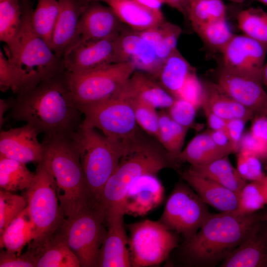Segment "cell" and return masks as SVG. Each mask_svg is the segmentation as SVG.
<instances>
[{
  "label": "cell",
  "instance_id": "30",
  "mask_svg": "<svg viewBox=\"0 0 267 267\" xmlns=\"http://www.w3.org/2000/svg\"><path fill=\"white\" fill-rule=\"evenodd\" d=\"M191 169L199 175L220 184L236 193L238 196L247 183L234 167L226 156L210 163L191 166Z\"/></svg>",
  "mask_w": 267,
  "mask_h": 267
},
{
  "label": "cell",
  "instance_id": "50",
  "mask_svg": "<svg viewBox=\"0 0 267 267\" xmlns=\"http://www.w3.org/2000/svg\"><path fill=\"white\" fill-rule=\"evenodd\" d=\"M204 112L207 125L211 130H222L226 131V120L214 113L205 104L202 103L201 107Z\"/></svg>",
  "mask_w": 267,
  "mask_h": 267
},
{
  "label": "cell",
  "instance_id": "26",
  "mask_svg": "<svg viewBox=\"0 0 267 267\" xmlns=\"http://www.w3.org/2000/svg\"><path fill=\"white\" fill-rule=\"evenodd\" d=\"M202 84L204 97L202 104H206L220 117L226 120L241 119L247 122L256 116L253 112L226 93L217 83L203 81Z\"/></svg>",
  "mask_w": 267,
  "mask_h": 267
},
{
  "label": "cell",
  "instance_id": "3",
  "mask_svg": "<svg viewBox=\"0 0 267 267\" xmlns=\"http://www.w3.org/2000/svg\"><path fill=\"white\" fill-rule=\"evenodd\" d=\"M22 19L15 47L8 60L16 80L15 94L27 91L44 80L65 72L63 59L34 31L30 0H21Z\"/></svg>",
  "mask_w": 267,
  "mask_h": 267
},
{
  "label": "cell",
  "instance_id": "46",
  "mask_svg": "<svg viewBox=\"0 0 267 267\" xmlns=\"http://www.w3.org/2000/svg\"><path fill=\"white\" fill-rule=\"evenodd\" d=\"M238 151L254 155L261 160L267 158V144L256 137L250 131L243 134Z\"/></svg>",
  "mask_w": 267,
  "mask_h": 267
},
{
  "label": "cell",
  "instance_id": "13",
  "mask_svg": "<svg viewBox=\"0 0 267 267\" xmlns=\"http://www.w3.org/2000/svg\"><path fill=\"white\" fill-rule=\"evenodd\" d=\"M118 62H131L135 71L155 78L169 55L156 42L149 40L140 31L125 27L118 37Z\"/></svg>",
  "mask_w": 267,
  "mask_h": 267
},
{
  "label": "cell",
  "instance_id": "1",
  "mask_svg": "<svg viewBox=\"0 0 267 267\" xmlns=\"http://www.w3.org/2000/svg\"><path fill=\"white\" fill-rule=\"evenodd\" d=\"M7 99L9 118L33 127L44 137H72L84 116L72 97L67 71Z\"/></svg>",
  "mask_w": 267,
  "mask_h": 267
},
{
  "label": "cell",
  "instance_id": "4",
  "mask_svg": "<svg viewBox=\"0 0 267 267\" xmlns=\"http://www.w3.org/2000/svg\"><path fill=\"white\" fill-rule=\"evenodd\" d=\"M43 162L55 180L62 212L70 219L93 205L79 155L71 137H44Z\"/></svg>",
  "mask_w": 267,
  "mask_h": 267
},
{
  "label": "cell",
  "instance_id": "21",
  "mask_svg": "<svg viewBox=\"0 0 267 267\" xmlns=\"http://www.w3.org/2000/svg\"><path fill=\"white\" fill-rule=\"evenodd\" d=\"M156 175L144 174L131 184L124 200L125 214L144 215L160 204L164 189Z\"/></svg>",
  "mask_w": 267,
  "mask_h": 267
},
{
  "label": "cell",
  "instance_id": "40",
  "mask_svg": "<svg viewBox=\"0 0 267 267\" xmlns=\"http://www.w3.org/2000/svg\"><path fill=\"white\" fill-rule=\"evenodd\" d=\"M129 99L136 122L149 135L157 138L159 131V117L156 109L138 99L130 97L122 89Z\"/></svg>",
  "mask_w": 267,
  "mask_h": 267
},
{
  "label": "cell",
  "instance_id": "24",
  "mask_svg": "<svg viewBox=\"0 0 267 267\" xmlns=\"http://www.w3.org/2000/svg\"><path fill=\"white\" fill-rule=\"evenodd\" d=\"M130 97L138 99L155 108H169L175 98L149 75L135 71L123 88Z\"/></svg>",
  "mask_w": 267,
  "mask_h": 267
},
{
  "label": "cell",
  "instance_id": "56",
  "mask_svg": "<svg viewBox=\"0 0 267 267\" xmlns=\"http://www.w3.org/2000/svg\"><path fill=\"white\" fill-rule=\"evenodd\" d=\"M263 184L264 189L266 192V194L267 198V176H266L265 178L261 180Z\"/></svg>",
  "mask_w": 267,
  "mask_h": 267
},
{
  "label": "cell",
  "instance_id": "16",
  "mask_svg": "<svg viewBox=\"0 0 267 267\" xmlns=\"http://www.w3.org/2000/svg\"><path fill=\"white\" fill-rule=\"evenodd\" d=\"M217 83L226 93L255 115L267 117V93L261 79L222 68Z\"/></svg>",
  "mask_w": 267,
  "mask_h": 267
},
{
  "label": "cell",
  "instance_id": "43",
  "mask_svg": "<svg viewBox=\"0 0 267 267\" xmlns=\"http://www.w3.org/2000/svg\"><path fill=\"white\" fill-rule=\"evenodd\" d=\"M198 108L184 99L175 98L173 104L168 108V114L175 122L189 129L194 125Z\"/></svg>",
  "mask_w": 267,
  "mask_h": 267
},
{
  "label": "cell",
  "instance_id": "52",
  "mask_svg": "<svg viewBox=\"0 0 267 267\" xmlns=\"http://www.w3.org/2000/svg\"><path fill=\"white\" fill-rule=\"evenodd\" d=\"M165 3L176 9L187 18L188 2L187 0H165Z\"/></svg>",
  "mask_w": 267,
  "mask_h": 267
},
{
  "label": "cell",
  "instance_id": "12",
  "mask_svg": "<svg viewBox=\"0 0 267 267\" xmlns=\"http://www.w3.org/2000/svg\"><path fill=\"white\" fill-rule=\"evenodd\" d=\"M206 204L188 184L179 183L169 197L159 221L187 240L211 214Z\"/></svg>",
  "mask_w": 267,
  "mask_h": 267
},
{
  "label": "cell",
  "instance_id": "44",
  "mask_svg": "<svg viewBox=\"0 0 267 267\" xmlns=\"http://www.w3.org/2000/svg\"><path fill=\"white\" fill-rule=\"evenodd\" d=\"M203 97L202 82L199 79L194 71L187 77L176 98L188 101L199 108L201 107Z\"/></svg>",
  "mask_w": 267,
  "mask_h": 267
},
{
  "label": "cell",
  "instance_id": "59",
  "mask_svg": "<svg viewBox=\"0 0 267 267\" xmlns=\"http://www.w3.org/2000/svg\"><path fill=\"white\" fill-rule=\"evenodd\" d=\"M267 6V0H256Z\"/></svg>",
  "mask_w": 267,
  "mask_h": 267
},
{
  "label": "cell",
  "instance_id": "29",
  "mask_svg": "<svg viewBox=\"0 0 267 267\" xmlns=\"http://www.w3.org/2000/svg\"><path fill=\"white\" fill-rule=\"evenodd\" d=\"M233 153L217 145L206 132L197 134L176 156L178 162H186L191 166L206 164Z\"/></svg>",
  "mask_w": 267,
  "mask_h": 267
},
{
  "label": "cell",
  "instance_id": "45",
  "mask_svg": "<svg viewBox=\"0 0 267 267\" xmlns=\"http://www.w3.org/2000/svg\"><path fill=\"white\" fill-rule=\"evenodd\" d=\"M0 267H36L35 255L29 249L19 255L7 250H2L0 253Z\"/></svg>",
  "mask_w": 267,
  "mask_h": 267
},
{
  "label": "cell",
  "instance_id": "25",
  "mask_svg": "<svg viewBox=\"0 0 267 267\" xmlns=\"http://www.w3.org/2000/svg\"><path fill=\"white\" fill-rule=\"evenodd\" d=\"M223 267H267V238L260 226L223 261Z\"/></svg>",
  "mask_w": 267,
  "mask_h": 267
},
{
  "label": "cell",
  "instance_id": "36",
  "mask_svg": "<svg viewBox=\"0 0 267 267\" xmlns=\"http://www.w3.org/2000/svg\"><path fill=\"white\" fill-rule=\"evenodd\" d=\"M226 8L222 0H191L187 18L192 28L226 19Z\"/></svg>",
  "mask_w": 267,
  "mask_h": 267
},
{
  "label": "cell",
  "instance_id": "10",
  "mask_svg": "<svg viewBox=\"0 0 267 267\" xmlns=\"http://www.w3.org/2000/svg\"><path fill=\"white\" fill-rule=\"evenodd\" d=\"M104 212L93 205L70 219H65L61 229L82 267H96L107 230Z\"/></svg>",
  "mask_w": 267,
  "mask_h": 267
},
{
  "label": "cell",
  "instance_id": "58",
  "mask_svg": "<svg viewBox=\"0 0 267 267\" xmlns=\"http://www.w3.org/2000/svg\"><path fill=\"white\" fill-rule=\"evenodd\" d=\"M231 2H236V3H242L244 0H227Z\"/></svg>",
  "mask_w": 267,
  "mask_h": 267
},
{
  "label": "cell",
  "instance_id": "38",
  "mask_svg": "<svg viewBox=\"0 0 267 267\" xmlns=\"http://www.w3.org/2000/svg\"><path fill=\"white\" fill-rule=\"evenodd\" d=\"M203 42L221 52L234 35L223 19L193 28Z\"/></svg>",
  "mask_w": 267,
  "mask_h": 267
},
{
  "label": "cell",
  "instance_id": "33",
  "mask_svg": "<svg viewBox=\"0 0 267 267\" xmlns=\"http://www.w3.org/2000/svg\"><path fill=\"white\" fill-rule=\"evenodd\" d=\"M35 173L29 170L26 164L0 156V187L14 192L26 190L32 182Z\"/></svg>",
  "mask_w": 267,
  "mask_h": 267
},
{
  "label": "cell",
  "instance_id": "19",
  "mask_svg": "<svg viewBox=\"0 0 267 267\" xmlns=\"http://www.w3.org/2000/svg\"><path fill=\"white\" fill-rule=\"evenodd\" d=\"M58 16L54 29L51 48L59 57L78 43L77 29L80 18L91 2L89 0H58Z\"/></svg>",
  "mask_w": 267,
  "mask_h": 267
},
{
  "label": "cell",
  "instance_id": "41",
  "mask_svg": "<svg viewBox=\"0 0 267 267\" xmlns=\"http://www.w3.org/2000/svg\"><path fill=\"white\" fill-rule=\"evenodd\" d=\"M12 192L0 190V234L9 223L27 206L25 197Z\"/></svg>",
  "mask_w": 267,
  "mask_h": 267
},
{
  "label": "cell",
  "instance_id": "61",
  "mask_svg": "<svg viewBox=\"0 0 267 267\" xmlns=\"http://www.w3.org/2000/svg\"><path fill=\"white\" fill-rule=\"evenodd\" d=\"M187 0L188 2V5H189V2H190V1L191 0Z\"/></svg>",
  "mask_w": 267,
  "mask_h": 267
},
{
  "label": "cell",
  "instance_id": "53",
  "mask_svg": "<svg viewBox=\"0 0 267 267\" xmlns=\"http://www.w3.org/2000/svg\"><path fill=\"white\" fill-rule=\"evenodd\" d=\"M141 5L152 10H160L165 0H134Z\"/></svg>",
  "mask_w": 267,
  "mask_h": 267
},
{
  "label": "cell",
  "instance_id": "32",
  "mask_svg": "<svg viewBox=\"0 0 267 267\" xmlns=\"http://www.w3.org/2000/svg\"><path fill=\"white\" fill-rule=\"evenodd\" d=\"M21 0H0V40L11 53L14 50L22 19Z\"/></svg>",
  "mask_w": 267,
  "mask_h": 267
},
{
  "label": "cell",
  "instance_id": "15",
  "mask_svg": "<svg viewBox=\"0 0 267 267\" xmlns=\"http://www.w3.org/2000/svg\"><path fill=\"white\" fill-rule=\"evenodd\" d=\"M116 36L84 42L72 48L63 57L66 70L82 73L118 62Z\"/></svg>",
  "mask_w": 267,
  "mask_h": 267
},
{
  "label": "cell",
  "instance_id": "57",
  "mask_svg": "<svg viewBox=\"0 0 267 267\" xmlns=\"http://www.w3.org/2000/svg\"><path fill=\"white\" fill-rule=\"evenodd\" d=\"M261 220L263 222H267V213L261 216Z\"/></svg>",
  "mask_w": 267,
  "mask_h": 267
},
{
  "label": "cell",
  "instance_id": "5",
  "mask_svg": "<svg viewBox=\"0 0 267 267\" xmlns=\"http://www.w3.org/2000/svg\"><path fill=\"white\" fill-rule=\"evenodd\" d=\"M178 163L165 150L143 139L136 144L121 158L103 189L99 204L105 220L116 214H125L123 206L127 192L137 178L145 174L157 175L167 168H176Z\"/></svg>",
  "mask_w": 267,
  "mask_h": 267
},
{
  "label": "cell",
  "instance_id": "23",
  "mask_svg": "<svg viewBox=\"0 0 267 267\" xmlns=\"http://www.w3.org/2000/svg\"><path fill=\"white\" fill-rule=\"evenodd\" d=\"M120 21L130 29L142 31L165 21L161 10L148 9L134 0H103Z\"/></svg>",
  "mask_w": 267,
  "mask_h": 267
},
{
  "label": "cell",
  "instance_id": "2",
  "mask_svg": "<svg viewBox=\"0 0 267 267\" xmlns=\"http://www.w3.org/2000/svg\"><path fill=\"white\" fill-rule=\"evenodd\" d=\"M256 214L239 215L222 212L211 214L198 231L185 240L186 262L197 266H214L227 256L260 226Z\"/></svg>",
  "mask_w": 267,
  "mask_h": 267
},
{
  "label": "cell",
  "instance_id": "55",
  "mask_svg": "<svg viewBox=\"0 0 267 267\" xmlns=\"http://www.w3.org/2000/svg\"><path fill=\"white\" fill-rule=\"evenodd\" d=\"M262 81L263 84L267 88V62L265 63L262 72Z\"/></svg>",
  "mask_w": 267,
  "mask_h": 267
},
{
  "label": "cell",
  "instance_id": "49",
  "mask_svg": "<svg viewBox=\"0 0 267 267\" xmlns=\"http://www.w3.org/2000/svg\"><path fill=\"white\" fill-rule=\"evenodd\" d=\"M206 132L217 145L230 150L233 153H237V150L232 145L225 130L209 129Z\"/></svg>",
  "mask_w": 267,
  "mask_h": 267
},
{
  "label": "cell",
  "instance_id": "22",
  "mask_svg": "<svg viewBox=\"0 0 267 267\" xmlns=\"http://www.w3.org/2000/svg\"><path fill=\"white\" fill-rule=\"evenodd\" d=\"M181 175L207 204L222 212L235 213L237 210L239 196L233 191L190 168L181 172Z\"/></svg>",
  "mask_w": 267,
  "mask_h": 267
},
{
  "label": "cell",
  "instance_id": "18",
  "mask_svg": "<svg viewBox=\"0 0 267 267\" xmlns=\"http://www.w3.org/2000/svg\"><path fill=\"white\" fill-rule=\"evenodd\" d=\"M124 26L109 6L103 5L98 1H92L80 18L77 45L118 36Z\"/></svg>",
  "mask_w": 267,
  "mask_h": 267
},
{
  "label": "cell",
  "instance_id": "34",
  "mask_svg": "<svg viewBox=\"0 0 267 267\" xmlns=\"http://www.w3.org/2000/svg\"><path fill=\"white\" fill-rule=\"evenodd\" d=\"M159 131L157 139L169 156L176 160L175 157L182 150L189 129L175 122L165 112L159 113Z\"/></svg>",
  "mask_w": 267,
  "mask_h": 267
},
{
  "label": "cell",
  "instance_id": "17",
  "mask_svg": "<svg viewBox=\"0 0 267 267\" xmlns=\"http://www.w3.org/2000/svg\"><path fill=\"white\" fill-rule=\"evenodd\" d=\"M38 133L29 124L2 131L0 134V156L24 164L41 163L44 146L38 139Z\"/></svg>",
  "mask_w": 267,
  "mask_h": 267
},
{
  "label": "cell",
  "instance_id": "6",
  "mask_svg": "<svg viewBox=\"0 0 267 267\" xmlns=\"http://www.w3.org/2000/svg\"><path fill=\"white\" fill-rule=\"evenodd\" d=\"M94 202L100 204L103 189L121 158L138 142L126 144L83 124L71 137Z\"/></svg>",
  "mask_w": 267,
  "mask_h": 267
},
{
  "label": "cell",
  "instance_id": "28",
  "mask_svg": "<svg viewBox=\"0 0 267 267\" xmlns=\"http://www.w3.org/2000/svg\"><path fill=\"white\" fill-rule=\"evenodd\" d=\"M194 71L177 48L164 60L154 79L176 98L187 77Z\"/></svg>",
  "mask_w": 267,
  "mask_h": 267
},
{
  "label": "cell",
  "instance_id": "9",
  "mask_svg": "<svg viewBox=\"0 0 267 267\" xmlns=\"http://www.w3.org/2000/svg\"><path fill=\"white\" fill-rule=\"evenodd\" d=\"M122 89L111 98L82 109L83 124L113 139L133 144L142 138L131 103Z\"/></svg>",
  "mask_w": 267,
  "mask_h": 267
},
{
  "label": "cell",
  "instance_id": "11",
  "mask_svg": "<svg viewBox=\"0 0 267 267\" xmlns=\"http://www.w3.org/2000/svg\"><path fill=\"white\" fill-rule=\"evenodd\" d=\"M128 228L132 267L159 265L178 245L176 236L159 221L145 220L131 224Z\"/></svg>",
  "mask_w": 267,
  "mask_h": 267
},
{
  "label": "cell",
  "instance_id": "37",
  "mask_svg": "<svg viewBox=\"0 0 267 267\" xmlns=\"http://www.w3.org/2000/svg\"><path fill=\"white\" fill-rule=\"evenodd\" d=\"M238 27L243 34L267 43V12L260 7H250L236 17Z\"/></svg>",
  "mask_w": 267,
  "mask_h": 267
},
{
  "label": "cell",
  "instance_id": "54",
  "mask_svg": "<svg viewBox=\"0 0 267 267\" xmlns=\"http://www.w3.org/2000/svg\"><path fill=\"white\" fill-rule=\"evenodd\" d=\"M0 125L1 127L5 122L3 118V115L6 111L9 109L10 106L7 100L2 99H0Z\"/></svg>",
  "mask_w": 267,
  "mask_h": 267
},
{
  "label": "cell",
  "instance_id": "27",
  "mask_svg": "<svg viewBox=\"0 0 267 267\" xmlns=\"http://www.w3.org/2000/svg\"><path fill=\"white\" fill-rule=\"evenodd\" d=\"M36 267H80V263L71 250L61 229L40 248L33 252Z\"/></svg>",
  "mask_w": 267,
  "mask_h": 267
},
{
  "label": "cell",
  "instance_id": "39",
  "mask_svg": "<svg viewBox=\"0 0 267 267\" xmlns=\"http://www.w3.org/2000/svg\"><path fill=\"white\" fill-rule=\"evenodd\" d=\"M266 204L267 198L262 181H251L240 192L238 208L234 213L239 215L252 214Z\"/></svg>",
  "mask_w": 267,
  "mask_h": 267
},
{
  "label": "cell",
  "instance_id": "31",
  "mask_svg": "<svg viewBox=\"0 0 267 267\" xmlns=\"http://www.w3.org/2000/svg\"><path fill=\"white\" fill-rule=\"evenodd\" d=\"M35 235V226L26 207L0 234V248L19 255L23 248L33 241Z\"/></svg>",
  "mask_w": 267,
  "mask_h": 267
},
{
  "label": "cell",
  "instance_id": "7",
  "mask_svg": "<svg viewBox=\"0 0 267 267\" xmlns=\"http://www.w3.org/2000/svg\"><path fill=\"white\" fill-rule=\"evenodd\" d=\"M24 197L36 232L29 249L35 252L58 231L65 219L55 180L43 161L38 164L33 180L26 189Z\"/></svg>",
  "mask_w": 267,
  "mask_h": 267
},
{
  "label": "cell",
  "instance_id": "47",
  "mask_svg": "<svg viewBox=\"0 0 267 267\" xmlns=\"http://www.w3.org/2000/svg\"><path fill=\"white\" fill-rule=\"evenodd\" d=\"M0 88L1 91L11 90L14 94L17 89L16 80L8 57L0 50Z\"/></svg>",
  "mask_w": 267,
  "mask_h": 267
},
{
  "label": "cell",
  "instance_id": "35",
  "mask_svg": "<svg viewBox=\"0 0 267 267\" xmlns=\"http://www.w3.org/2000/svg\"><path fill=\"white\" fill-rule=\"evenodd\" d=\"M59 11L58 0H38L31 15V22L34 31L50 47Z\"/></svg>",
  "mask_w": 267,
  "mask_h": 267
},
{
  "label": "cell",
  "instance_id": "48",
  "mask_svg": "<svg viewBox=\"0 0 267 267\" xmlns=\"http://www.w3.org/2000/svg\"><path fill=\"white\" fill-rule=\"evenodd\" d=\"M247 122L241 119L234 118L226 120V131L233 146L239 150V144L243 134Z\"/></svg>",
  "mask_w": 267,
  "mask_h": 267
},
{
  "label": "cell",
  "instance_id": "51",
  "mask_svg": "<svg viewBox=\"0 0 267 267\" xmlns=\"http://www.w3.org/2000/svg\"><path fill=\"white\" fill-rule=\"evenodd\" d=\"M250 132L256 137L267 144V117L257 116L255 117Z\"/></svg>",
  "mask_w": 267,
  "mask_h": 267
},
{
  "label": "cell",
  "instance_id": "8",
  "mask_svg": "<svg viewBox=\"0 0 267 267\" xmlns=\"http://www.w3.org/2000/svg\"><path fill=\"white\" fill-rule=\"evenodd\" d=\"M135 71L131 62H119L82 73L67 71L72 97L81 110L104 101L116 94Z\"/></svg>",
  "mask_w": 267,
  "mask_h": 267
},
{
  "label": "cell",
  "instance_id": "20",
  "mask_svg": "<svg viewBox=\"0 0 267 267\" xmlns=\"http://www.w3.org/2000/svg\"><path fill=\"white\" fill-rule=\"evenodd\" d=\"M124 215L123 213L116 214L106 220L108 229L100 250L97 267H132Z\"/></svg>",
  "mask_w": 267,
  "mask_h": 267
},
{
  "label": "cell",
  "instance_id": "14",
  "mask_svg": "<svg viewBox=\"0 0 267 267\" xmlns=\"http://www.w3.org/2000/svg\"><path fill=\"white\" fill-rule=\"evenodd\" d=\"M223 68L262 80L267 53V43L244 34L233 36L222 50Z\"/></svg>",
  "mask_w": 267,
  "mask_h": 267
},
{
  "label": "cell",
  "instance_id": "42",
  "mask_svg": "<svg viewBox=\"0 0 267 267\" xmlns=\"http://www.w3.org/2000/svg\"><path fill=\"white\" fill-rule=\"evenodd\" d=\"M236 169L246 180L261 181L266 176L263 171L261 159L241 151L237 152Z\"/></svg>",
  "mask_w": 267,
  "mask_h": 267
},
{
  "label": "cell",
  "instance_id": "60",
  "mask_svg": "<svg viewBox=\"0 0 267 267\" xmlns=\"http://www.w3.org/2000/svg\"><path fill=\"white\" fill-rule=\"evenodd\" d=\"M89 1H90L91 2L92 1H103V0H89Z\"/></svg>",
  "mask_w": 267,
  "mask_h": 267
}]
</instances>
